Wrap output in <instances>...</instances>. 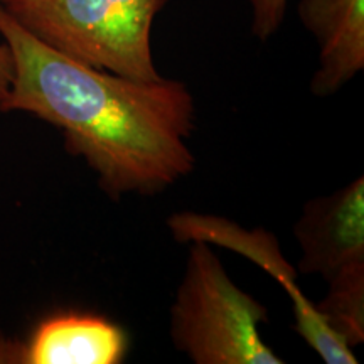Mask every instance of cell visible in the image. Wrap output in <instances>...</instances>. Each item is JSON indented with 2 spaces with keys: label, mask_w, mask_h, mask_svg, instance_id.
Segmentation results:
<instances>
[{
  "label": "cell",
  "mask_w": 364,
  "mask_h": 364,
  "mask_svg": "<svg viewBox=\"0 0 364 364\" xmlns=\"http://www.w3.org/2000/svg\"><path fill=\"white\" fill-rule=\"evenodd\" d=\"M297 12L318 44L311 91L331 97L364 70V0H300Z\"/></svg>",
  "instance_id": "obj_6"
},
{
  "label": "cell",
  "mask_w": 364,
  "mask_h": 364,
  "mask_svg": "<svg viewBox=\"0 0 364 364\" xmlns=\"http://www.w3.org/2000/svg\"><path fill=\"white\" fill-rule=\"evenodd\" d=\"M12 2H17V0H0V6H7V4H12Z\"/></svg>",
  "instance_id": "obj_11"
},
{
  "label": "cell",
  "mask_w": 364,
  "mask_h": 364,
  "mask_svg": "<svg viewBox=\"0 0 364 364\" xmlns=\"http://www.w3.org/2000/svg\"><path fill=\"white\" fill-rule=\"evenodd\" d=\"M129 351L127 332L91 314H59L44 318L21 346L24 364H118Z\"/></svg>",
  "instance_id": "obj_7"
},
{
  "label": "cell",
  "mask_w": 364,
  "mask_h": 364,
  "mask_svg": "<svg viewBox=\"0 0 364 364\" xmlns=\"http://www.w3.org/2000/svg\"><path fill=\"white\" fill-rule=\"evenodd\" d=\"M252 7V33L268 41L279 33L289 0H247Z\"/></svg>",
  "instance_id": "obj_8"
},
{
  "label": "cell",
  "mask_w": 364,
  "mask_h": 364,
  "mask_svg": "<svg viewBox=\"0 0 364 364\" xmlns=\"http://www.w3.org/2000/svg\"><path fill=\"white\" fill-rule=\"evenodd\" d=\"M294 235L300 248L299 275H318L326 284L364 277V177L311 199Z\"/></svg>",
  "instance_id": "obj_5"
},
{
  "label": "cell",
  "mask_w": 364,
  "mask_h": 364,
  "mask_svg": "<svg viewBox=\"0 0 364 364\" xmlns=\"http://www.w3.org/2000/svg\"><path fill=\"white\" fill-rule=\"evenodd\" d=\"M14 75V61L9 46L0 38V113H2L4 102H6L9 88Z\"/></svg>",
  "instance_id": "obj_9"
},
{
  "label": "cell",
  "mask_w": 364,
  "mask_h": 364,
  "mask_svg": "<svg viewBox=\"0 0 364 364\" xmlns=\"http://www.w3.org/2000/svg\"><path fill=\"white\" fill-rule=\"evenodd\" d=\"M268 311L231 280L211 245L191 241L171 307L176 349L196 364H282L260 336Z\"/></svg>",
  "instance_id": "obj_2"
},
{
  "label": "cell",
  "mask_w": 364,
  "mask_h": 364,
  "mask_svg": "<svg viewBox=\"0 0 364 364\" xmlns=\"http://www.w3.org/2000/svg\"><path fill=\"white\" fill-rule=\"evenodd\" d=\"M14 75L2 113L56 127L110 198L154 196L194 171L196 105L182 81L135 80L85 65L36 38L0 6Z\"/></svg>",
  "instance_id": "obj_1"
},
{
  "label": "cell",
  "mask_w": 364,
  "mask_h": 364,
  "mask_svg": "<svg viewBox=\"0 0 364 364\" xmlns=\"http://www.w3.org/2000/svg\"><path fill=\"white\" fill-rule=\"evenodd\" d=\"M171 0H17L4 6L31 34L85 65L159 80L152 24Z\"/></svg>",
  "instance_id": "obj_3"
},
{
  "label": "cell",
  "mask_w": 364,
  "mask_h": 364,
  "mask_svg": "<svg viewBox=\"0 0 364 364\" xmlns=\"http://www.w3.org/2000/svg\"><path fill=\"white\" fill-rule=\"evenodd\" d=\"M21 348L9 343L0 336V363H19Z\"/></svg>",
  "instance_id": "obj_10"
},
{
  "label": "cell",
  "mask_w": 364,
  "mask_h": 364,
  "mask_svg": "<svg viewBox=\"0 0 364 364\" xmlns=\"http://www.w3.org/2000/svg\"><path fill=\"white\" fill-rule=\"evenodd\" d=\"M174 240L181 243L204 241L245 257L260 267L273 280L284 287L292 304L295 331L306 344L327 364H356L358 358L351 346L346 344L327 324L322 314L299 285L297 267L285 258L277 236L263 228L247 230L238 223L215 215L182 211L167 220Z\"/></svg>",
  "instance_id": "obj_4"
}]
</instances>
